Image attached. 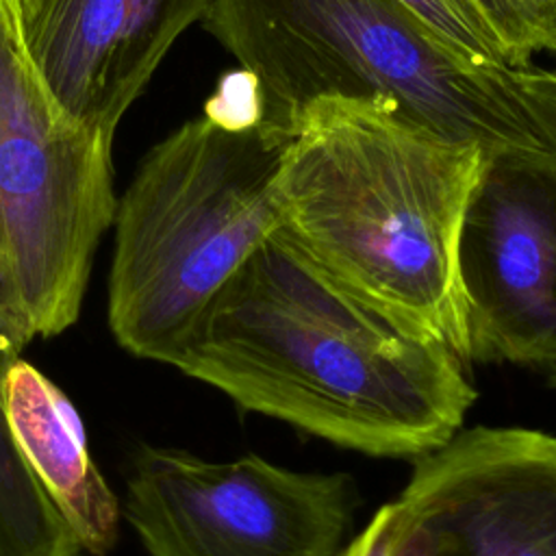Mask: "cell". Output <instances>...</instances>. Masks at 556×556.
Listing matches in <instances>:
<instances>
[{"mask_svg": "<svg viewBox=\"0 0 556 556\" xmlns=\"http://www.w3.org/2000/svg\"><path fill=\"white\" fill-rule=\"evenodd\" d=\"M502 46L510 70L556 52V22L534 0H456Z\"/></svg>", "mask_w": 556, "mask_h": 556, "instance_id": "12", "label": "cell"}, {"mask_svg": "<svg viewBox=\"0 0 556 556\" xmlns=\"http://www.w3.org/2000/svg\"><path fill=\"white\" fill-rule=\"evenodd\" d=\"M4 2H7V7H9V11H13V7H15V2H17V0H4Z\"/></svg>", "mask_w": 556, "mask_h": 556, "instance_id": "17", "label": "cell"}, {"mask_svg": "<svg viewBox=\"0 0 556 556\" xmlns=\"http://www.w3.org/2000/svg\"><path fill=\"white\" fill-rule=\"evenodd\" d=\"M400 500L428 530L432 556H556V437L458 430L417 456Z\"/></svg>", "mask_w": 556, "mask_h": 556, "instance_id": "8", "label": "cell"}, {"mask_svg": "<svg viewBox=\"0 0 556 556\" xmlns=\"http://www.w3.org/2000/svg\"><path fill=\"white\" fill-rule=\"evenodd\" d=\"M211 0H17L11 15L54 102L113 141L176 39Z\"/></svg>", "mask_w": 556, "mask_h": 556, "instance_id": "9", "label": "cell"}, {"mask_svg": "<svg viewBox=\"0 0 556 556\" xmlns=\"http://www.w3.org/2000/svg\"><path fill=\"white\" fill-rule=\"evenodd\" d=\"M285 143L206 109L148 150L113 219L106 317L126 352L172 365L206 302L278 226Z\"/></svg>", "mask_w": 556, "mask_h": 556, "instance_id": "3", "label": "cell"}, {"mask_svg": "<svg viewBox=\"0 0 556 556\" xmlns=\"http://www.w3.org/2000/svg\"><path fill=\"white\" fill-rule=\"evenodd\" d=\"M508 74L532 126L556 154V70L526 65L508 70Z\"/></svg>", "mask_w": 556, "mask_h": 556, "instance_id": "15", "label": "cell"}, {"mask_svg": "<svg viewBox=\"0 0 556 556\" xmlns=\"http://www.w3.org/2000/svg\"><path fill=\"white\" fill-rule=\"evenodd\" d=\"M111 146L54 102L0 0V300L28 341L80 315L117 208Z\"/></svg>", "mask_w": 556, "mask_h": 556, "instance_id": "5", "label": "cell"}, {"mask_svg": "<svg viewBox=\"0 0 556 556\" xmlns=\"http://www.w3.org/2000/svg\"><path fill=\"white\" fill-rule=\"evenodd\" d=\"M556 22V0H534ZM554 56V54H552Z\"/></svg>", "mask_w": 556, "mask_h": 556, "instance_id": "16", "label": "cell"}, {"mask_svg": "<svg viewBox=\"0 0 556 556\" xmlns=\"http://www.w3.org/2000/svg\"><path fill=\"white\" fill-rule=\"evenodd\" d=\"M28 343L0 300V556H83L70 526L22 460L2 402V378Z\"/></svg>", "mask_w": 556, "mask_h": 556, "instance_id": "11", "label": "cell"}, {"mask_svg": "<svg viewBox=\"0 0 556 556\" xmlns=\"http://www.w3.org/2000/svg\"><path fill=\"white\" fill-rule=\"evenodd\" d=\"M172 367L369 456L445 445L478 397L469 363L341 289L278 226L206 302Z\"/></svg>", "mask_w": 556, "mask_h": 556, "instance_id": "1", "label": "cell"}, {"mask_svg": "<svg viewBox=\"0 0 556 556\" xmlns=\"http://www.w3.org/2000/svg\"><path fill=\"white\" fill-rule=\"evenodd\" d=\"M484 156L391 98H317L287 128L278 230L341 289L471 363L458 237Z\"/></svg>", "mask_w": 556, "mask_h": 556, "instance_id": "2", "label": "cell"}, {"mask_svg": "<svg viewBox=\"0 0 556 556\" xmlns=\"http://www.w3.org/2000/svg\"><path fill=\"white\" fill-rule=\"evenodd\" d=\"M200 24L235 56L276 137L317 98L384 96L486 152L547 148L508 70L463 63L397 0H211Z\"/></svg>", "mask_w": 556, "mask_h": 556, "instance_id": "4", "label": "cell"}, {"mask_svg": "<svg viewBox=\"0 0 556 556\" xmlns=\"http://www.w3.org/2000/svg\"><path fill=\"white\" fill-rule=\"evenodd\" d=\"M341 556H432V539L419 517L397 497L374 515Z\"/></svg>", "mask_w": 556, "mask_h": 556, "instance_id": "14", "label": "cell"}, {"mask_svg": "<svg viewBox=\"0 0 556 556\" xmlns=\"http://www.w3.org/2000/svg\"><path fill=\"white\" fill-rule=\"evenodd\" d=\"M356 504L348 473L141 445L122 515L148 556H341Z\"/></svg>", "mask_w": 556, "mask_h": 556, "instance_id": "6", "label": "cell"}, {"mask_svg": "<svg viewBox=\"0 0 556 556\" xmlns=\"http://www.w3.org/2000/svg\"><path fill=\"white\" fill-rule=\"evenodd\" d=\"M469 356L556 382V154L486 152L458 237Z\"/></svg>", "mask_w": 556, "mask_h": 556, "instance_id": "7", "label": "cell"}, {"mask_svg": "<svg viewBox=\"0 0 556 556\" xmlns=\"http://www.w3.org/2000/svg\"><path fill=\"white\" fill-rule=\"evenodd\" d=\"M441 46L463 63L486 70H510L495 37L456 0H397Z\"/></svg>", "mask_w": 556, "mask_h": 556, "instance_id": "13", "label": "cell"}, {"mask_svg": "<svg viewBox=\"0 0 556 556\" xmlns=\"http://www.w3.org/2000/svg\"><path fill=\"white\" fill-rule=\"evenodd\" d=\"M2 402L22 460L83 552L109 554L117 543L122 504L89 454L72 400L20 356L2 378Z\"/></svg>", "mask_w": 556, "mask_h": 556, "instance_id": "10", "label": "cell"}]
</instances>
